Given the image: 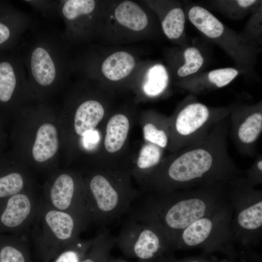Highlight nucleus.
<instances>
[{
    "label": "nucleus",
    "mask_w": 262,
    "mask_h": 262,
    "mask_svg": "<svg viewBox=\"0 0 262 262\" xmlns=\"http://www.w3.org/2000/svg\"><path fill=\"white\" fill-rule=\"evenodd\" d=\"M229 118L198 141L165 157L143 193H164L215 182H233L238 173L228 151Z\"/></svg>",
    "instance_id": "f257e3e1"
},
{
    "label": "nucleus",
    "mask_w": 262,
    "mask_h": 262,
    "mask_svg": "<svg viewBox=\"0 0 262 262\" xmlns=\"http://www.w3.org/2000/svg\"><path fill=\"white\" fill-rule=\"evenodd\" d=\"M59 107L64 167L97 166L104 125L111 113L98 91L87 81L66 88Z\"/></svg>",
    "instance_id": "f03ea898"
},
{
    "label": "nucleus",
    "mask_w": 262,
    "mask_h": 262,
    "mask_svg": "<svg viewBox=\"0 0 262 262\" xmlns=\"http://www.w3.org/2000/svg\"><path fill=\"white\" fill-rule=\"evenodd\" d=\"M59 114L52 102L36 101L20 110L9 126V149L34 172L48 175L60 167Z\"/></svg>",
    "instance_id": "7ed1b4c3"
},
{
    "label": "nucleus",
    "mask_w": 262,
    "mask_h": 262,
    "mask_svg": "<svg viewBox=\"0 0 262 262\" xmlns=\"http://www.w3.org/2000/svg\"><path fill=\"white\" fill-rule=\"evenodd\" d=\"M20 39L17 54L30 87L39 101L52 102L67 86L73 71L70 47L63 33L37 25Z\"/></svg>",
    "instance_id": "20e7f679"
},
{
    "label": "nucleus",
    "mask_w": 262,
    "mask_h": 262,
    "mask_svg": "<svg viewBox=\"0 0 262 262\" xmlns=\"http://www.w3.org/2000/svg\"><path fill=\"white\" fill-rule=\"evenodd\" d=\"M84 182L90 223L104 227L130 211L141 196L127 168L95 167L80 170Z\"/></svg>",
    "instance_id": "39448f33"
},
{
    "label": "nucleus",
    "mask_w": 262,
    "mask_h": 262,
    "mask_svg": "<svg viewBox=\"0 0 262 262\" xmlns=\"http://www.w3.org/2000/svg\"><path fill=\"white\" fill-rule=\"evenodd\" d=\"M88 225L82 217L55 210L41 198L39 210L28 235L41 261L50 262L63 249L80 238L81 232Z\"/></svg>",
    "instance_id": "423d86ee"
},
{
    "label": "nucleus",
    "mask_w": 262,
    "mask_h": 262,
    "mask_svg": "<svg viewBox=\"0 0 262 262\" xmlns=\"http://www.w3.org/2000/svg\"><path fill=\"white\" fill-rule=\"evenodd\" d=\"M229 115V111L212 110L199 102L187 104L169 117L170 142L168 150L174 153L198 141Z\"/></svg>",
    "instance_id": "0eeeda50"
},
{
    "label": "nucleus",
    "mask_w": 262,
    "mask_h": 262,
    "mask_svg": "<svg viewBox=\"0 0 262 262\" xmlns=\"http://www.w3.org/2000/svg\"><path fill=\"white\" fill-rule=\"evenodd\" d=\"M42 201L50 207L78 214L89 224L82 174L71 167L59 168L48 175Z\"/></svg>",
    "instance_id": "6e6552de"
},
{
    "label": "nucleus",
    "mask_w": 262,
    "mask_h": 262,
    "mask_svg": "<svg viewBox=\"0 0 262 262\" xmlns=\"http://www.w3.org/2000/svg\"><path fill=\"white\" fill-rule=\"evenodd\" d=\"M36 101L17 55L0 62V123L8 129L18 112Z\"/></svg>",
    "instance_id": "1a4fd4ad"
},
{
    "label": "nucleus",
    "mask_w": 262,
    "mask_h": 262,
    "mask_svg": "<svg viewBox=\"0 0 262 262\" xmlns=\"http://www.w3.org/2000/svg\"><path fill=\"white\" fill-rule=\"evenodd\" d=\"M115 245L126 257L138 260L161 258L171 246L157 228L131 219L123 225L116 237Z\"/></svg>",
    "instance_id": "9d476101"
},
{
    "label": "nucleus",
    "mask_w": 262,
    "mask_h": 262,
    "mask_svg": "<svg viewBox=\"0 0 262 262\" xmlns=\"http://www.w3.org/2000/svg\"><path fill=\"white\" fill-rule=\"evenodd\" d=\"M59 16L65 23L63 33L70 47L88 42L98 33L101 6L95 0H58Z\"/></svg>",
    "instance_id": "9b49d317"
},
{
    "label": "nucleus",
    "mask_w": 262,
    "mask_h": 262,
    "mask_svg": "<svg viewBox=\"0 0 262 262\" xmlns=\"http://www.w3.org/2000/svg\"><path fill=\"white\" fill-rule=\"evenodd\" d=\"M133 120L132 114L128 111L120 110L109 114L104 125L102 143L96 167H127V164L122 158L127 148Z\"/></svg>",
    "instance_id": "f8f14e48"
},
{
    "label": "nucleus",
    "mask_w": 262,
    "mask_h": 262,
    "mask_svg": "<svg viewBox=\"0 0 262 262\" xmlns=\"http://www.w3.org/2000/svg\"><path fill=\"white\" fill-rule=\"evenodd\" d=\"M40 203L35 190L0 199V234L28 235Z\"/></svg>",
    "instance_id": "ddd939ff"
},
{
    "label": "nucleus",
    "mask_w": 262,
    "mask_h": 262,
    "mask_svg": "<svg viewBox=\"0 0 262 262\" xmlns=\"http://www.w3.org/2000/svg\"><path fill=\"white\" fill-rule=\"evenodd\" d=\"M33 170L10 149L0 152V199L35 190Z\"/></svg>",
    "instance_id": "4468645a"
},
{
    "label": "nucleus",
    "mask_w": 262,
    "mask_h": 262,
    "mask_svg": "<svg viewBox=\"0 0 262 262\" xmlns=\"http://www.w3.org/2000/svg\"><path fill=\"white\" fill-rule=\"evenodd\" d=\"M231 134L239 152L254 157L257 142L262 132L261 109L235 113L229 118Z\"/></svg>",
    "instance_id": "2eb2a0df"
},
{
    "label": "nucleus",
    "mask_w": 262,
    "mask_h": 262,
    "mask_svg": "<svg viewBox=\"0 0 262 262\" xmlns=\"http://www.w3.org/2000/svg\"><path fill=\"white\" fill-rule=\"evenodd\" d=\"M165 150L148 142H143L136 156L129 160L127 168L139 185L141 191L148 179L163 161Z\"/></svg>",
    "instance_id": "dca6fc26"
},
{
    "label": "nucleus",
    "mask_w": 262,
    "mask_h": 262,
    "mask_svg": "<svg viewBox=\"0 0 262 262\" xmlns=\"http://www.w3.org/2000/svg\"><path fill=\"white\" fill-rule=\"evenodd\" d=\"M143 142L168 150L170 142L169 117L154 112L144 113L140 118Z\"/></svg>",
    "instance_id": "f3484780"
},
{
    "label": "nucleus",
    "mask_w": 262,
    "mask_h": 262,
    "mask_svg": "<svg viewBox=\"0 0 262 262\" xmlns=\"http://www.w3.org/2000/svg\"><path fill=\"white\" fill-rule=\"evenodd\" d=\"M112 16L118 27L134 33L144 32L148 23L144 9L131 0L119 3L114 8Z\"/></svg>",
    "instance_id": "a211bd4d"
},
{
    "label": "nucleus",
    "mask_w": 262,
    "mask_h": 262,
    "mask_svg": "<svg viewBox=\"0 0 262 262\" xmlns=\"http://www.w3.org/2000/svg\"><path fill=\"white\" fill-rule=\"evenodd\" d=\"M136 66V60L130 53L123 50L115 52L102 62L100 72L107 80L117 82L127 78Z\"/></svg>",
    "instance_id": "6ab92c4d"
},
{
    "label": "nucleus",
    "mask_w": 262,
    "mask_h": 262,
    "mask_svg": "<svg viewBox=\"0 0 262 262\" xmlns=\"http://www.w3.org/2000/svg\"><path fill=\"white\" fill-rule=\"evenodd\" d=\"M28 236L0 234V262H32Z\"/></svg>",
    "instance_id": "aec40b11"
},
{
    "label": "nucleus",
    "mask_w": 262,
    "mask_h": 262,
    "mask_svg": "<svg viewBox=\"0 0 262 262\" xmlns=\"http://www.w3.org/2000/svg\"><path fill=\"white\" fill-rule=\"evenodd\" d=\"M189 18L193 24L207 36L214 38L224 31L222 23L206 9L194 6L189 12Z\"/></svg>",
    "instance_id": "412c9836"
},
{
    "label": "nucleus",
    "mask_w": 262,
    "mask_h": 262,
    "mask_svg": "<svg viewBox=\"0 0 262 262\" xmlns=\"http://www.w3.org/2000/svg\"><path fill=\"white\" fill-rule=\"evenodd\" d=\"M115 242L116 237L103 229L95 237L92 245L80 262H107Z\"/></svg>",
    "instance_id": "4be33fe9"
},
{
    "label": "nucleus",
    "mask_w": 262,
    "mask_h": 262,
    "mask_svg": "<svg viewBox=\"0 0 262 262\" xmlns=\"http://www.w3.org/2000/svg\"><path fill=\"white\" fill-rule=\"evenodd\" d=\"M36 25L34 20L26 13L9 24L0 21V45L10 41L17 42Z\"/></svg>",
    "instance_id": "5701e85b"
},
{
    "label": "nucleus",
    "mask_w": 262,
    "mask_h": 262,
    "mask_svg": "<svg viewBox=\"0 0 262 262\" xmlns=\"http://www.w3.org/2000/svg\"><path fill=\"white\" fill-rule=\"evenodd\" d=\"M213 225L212 220L208 217L199 219L183 230L181 242L188 246H195L203 243L211 233Z\"/></svg>",
    "instance_id": "b1692460"
},
{
    "label": "nucleus",
    "mask_w": 262,
    "mask_h": 262,
    "mask_svg": "<svg viewBox=\"0 0 262 262\" xmlns=\"http://www.w3.org/2000/svg\"><path fill=\"white\" fill-rule=\"evenodd\" d=\"M94 239L95 237L87 240L79 238L63 249L50 262H80Z\"/></svg>",
    "instance_id": "393cba45"
},
{
    "label": "nucleus",
    "mask_w": 262,
    "mask_h": 262,
    "mask_svg": "<svg viewBox=\"0 0 262 262\" xmlns=\"http://www.w3.org/2000/svg\"><path fill=\"white\" fill-rule=\"evenodd\" d=\"M185 23V16L180 8L170 10L162 22L164 33L169 39H177L182 34Z\"/></svg>",
    "instance_id": "a878e982"
},
{
    "label": "nucleus",
    "mask_w": 262,
    "mask_h": 262,
    "mask_svg": "<svg viewBox=\"0 0 262 262\" xmlns=\"http://www.w3.org/2000/svg\"><path fill=\"white\" fill-rule=\"evenodd\" d=\"M149 76L148 81L144 88V92L148 97H157L162 94L167 86L166 71L163 66L156 65L150 69Z\"/></svg>",
    "instance_id": "bb28decb"
},
{
    "label": "nucleus",
    "mask_w": 262,
    "mask_h": 262,
    "mask_svg": "<svg viewBox=\"0 0 262 262\" xmlns=\"http://www.w3.org/2000/svg\"><path fill=\"white\" fill-rule=\"evenodd\" d=\"M237 221L241 227L246 229L260 228L262 225V201H260L242 210L238 215Z\"/></svg>",
    "instance_id": "cd10ccee"
},
{
    "label": "nucleus",
    "mask_w": 262,
    "mask_h": 262,
    "mask_svg": "<svg viewBox=\"0 0 262 262\" xmlns=\"http://www.w3.org/2000/svg\"><path fill=\"white\" fill-rule=\"evenodd\" d=\"M185 63L177 71L180 77H185L197 72L202 66L203 58L196 48L187 49L184 53Z\"/></svg>",
    "instance_id": "c85d7f7f"
},
{
    "label": "nucleus",
    "mask_w": 262,
    "mask_h": 262,
    "mask_svg": "<svg viewBox=\"0 0 262 262\" xmlns=\"http://www.w3.org/2000/svg\"><path fill=\"white\" fill-rule=\"evenodd\" d=\"M33 9L48 18L59 16V1L54 0H22Z\"/></svg>",
    "instance_id": "c756f323"
},
{
    "label": "nucleus",
    "mask_w": 262,
    "mask_h": 262,
    "mask_svg": "<svg viewBox=\"0 0 262 262\" xmlns=\"http://www.w3.org/2000/svg\"><path fill=\"white\" fill-rule=\"evenodd\" d=\"M238 71L232 68H221L209 72V81L217 87L220 88L228 84L238 75Z\"/></svg>",
    "instance_id": "7c9ffc66"
},
{
    "label": "nucleus",
    "mask_w": 262,
    "mask_h": 262,
    "mask_svg": "<svg viewBox=\"0 0 262 262\" xmlns=\"http://www.w3.org/2000/svg\"><path fill=\"white\" fill-rule=\"evenodd\" d=\"M262 172V156L259 155L256 158L252 167L248 170L250 182H260Z\"/></svg>",
    "instance_id": "2f4dec72"
},
{
    "label": "nucleus",
    "mask_w": 262,
    "mask_h": 262,
    "mask_svg": "<svg viewBox=\"0 0 262 262\" xmlns=\"http://www.w3.org/2000/svg\"><path fill=\"white\" fill-rule=\"evenodd\" d=\"M9 134L7 129L0 123V152L9 146Z\"/></svg>",
    "instance_id": "473e14b6"
},
{
    "label": "nucleus",
    "mask_w": 262,
    "mask_h": 262,
    "mask_svg": "<svg viewBox=\"0 0 262 262\" xmlns=\"http://www.w3.org/2000/svg\"><path fill=\"white\" fill-rule=\"evenodd\" d=\"M256 0H239L237 2L241 7H247L253 4Z\"/></svg>",
    "instance_id": "72a5a7b5"
},
{
    "label": "nucleus",
    "mask_w": 262,
    "mask_h": 262,
    "mask_svg": "<svg viewBox=\"0 0 262 262\" xmlns=\"http://www.w3.org/2000/svg\"><path fill=\"white\" fill-rule=\"evenodd\" d=\"M160 259H161V262H176L171 259H169L166 258L165 256H163L161 257ZM184 262H205L202 260H189Z\"/></svg>",
    "instance_id": "f704fd0d"
},
{
    "label": "nucleus",
    "mask_w": 262,
    "mask_h": 262,
    "mask_svg": "<svg viewBox=\"0 0 262 262\" xmlns=\"http://www.w3.org/2000/svg\"><path fill=\"white\" fill-rule=\"evenodd\" d=\"M107 262H127L124 259L121 258H114L111 257H110Z\"/></svg>",
    "instance_id": "c9c22d12"
},
{
    "label": "nucleus",
    "mask_w": 262,
    "mask_h": 262,
    "mask_svg": "<svg viewBox=\"0 0 262 262\" xmlns=\"http://www.w3.org/2000/svg\"><path fill=\"white\" fill-rule=\"evenodd\" d=\"M160 259L150 260H138L137 262H161Z\"/></svg>",
    "instance_id": "e433bc0d"
}]
</instances>
